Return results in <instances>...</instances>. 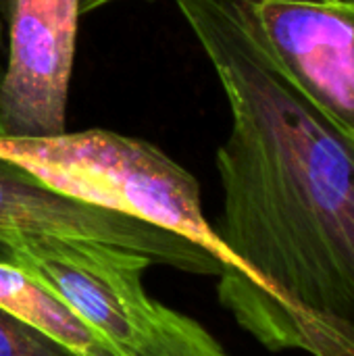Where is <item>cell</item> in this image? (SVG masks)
Segmentation results:
<instances>
[{"label": "cell", "instance_id": "8", "mask_svg": "<svg viewBox=\"0 0 354 356\" xmlns=\"http://www.w3.org/2000/svg\"><path fill=\"white\" fill-rule=\"evenodd\" d=\"M134 356H232L194 319L163 307L161 319Z\"/></svg>", "mask_w": 354, "mask_h": 356}, {"label": "cell", "instance_id": "9", "mask_svg": "<svg viewBox=\"0 0 354 356\" xmlns=\"http://www.w3.org/2000/svg\"><path fill=\"white\" fill-rule=\"evenodd\" d=\"M0 356H79L0 307Z\"/></svg>", "mask_w": 354, "mask_h": 356}, {"label": "cell", "instance_id": "3", "mask_svg": "<svg viewBox=\"0 0 354 356\" xmlns=\"http://www.w3.org/2000/svg\"><path fill=\"white\" fill-rule=\"evenodd\" d=\"M0 257L52 290L117 356H131L152 334L163 305L144 290L146 257L94 240L15 238Z\"/></svg>", "mask_w": 354, "mask_h": 356}, {"label": "cell", "instance_id": "2", "mask_svg": "<svg viewBox=\"0 0 354 356\" xmlns=\"http://www.w3.org/2000/svg\"><path fill=\"white\" fill-rule=\"evenodd\" d=\"M0 156L63 194L186 236L227 263L204 217L196 177L146 140L100 127L42 138L0 136Z\"/></svg>", "mask_w": 354, "mask_h": 356}, {"label": "cell", "instance_id": "11", "mask_svg": "<svg viewBox=\"0 0 354 356\" xmlns=\"http://www.w3.org/2000/svg\"><path fill=\"white\" fill-rule=\"evenodd\" d=\"M113 2H119V0H79V10L83 15V13H92V10L104 8V6H108ZM146 2H152V0H146Z\"/></svg>", "mask_w": 354, "mask_h": 356}, {"label": "cell", "instance_id": "6", "mask_svg": "<svg viewBox=\"0 0 354 356\" xmlns=\"http://www.w3.org/2000/svg\"><path fill=\"white\" fill-rule=\"evenodd\" d=\"M8 33L0 136L67 131L79 0H2Z\"/></svg>", "mask_w": 354, "mask_h": 356}, {"label": "cell", "instance_id": "1", "mask_svg": "<svg viewBox=\"0 0 354 356\" xmlns=\"http://www.w3.org/2000/svg\"><path fill=\"white\" fill-rule=\"evenodd\" d=\"M230 106L217 150L219 300L269 350L354 356V138L269 58L230 0H177Z\"/></svg>", "mask_w": 354, "mask_h": 356}, {"label": "cell", "instance_id": "4", "mask_svg": "<svg viewBox=\"0 0 354 356\" xmlns=\"http://www.w3.org/2000/svg\"><path fill=\"white\" fill-rule=\"evenodd\" d=\"M277 69L354 138V0H230Z\"/></svg>", "mask_w": 354, "mask_h": 356}, {"label": "cell", "instance_id": "5", "mask_svg": "<svg viewBox=\"0 0 354 356\" xmlns=\"http://www.w3.org/2000/svg\"><path fill=\"white\" fill-rule=\"evenodd\" d=\"M52 236L113 244L146 257L152 265L196 275L219 277L225 267L221 257L186 236L63 194L0 156V242Z\"/></svg>", "mask_w": 354, "mask_h": 356}, {"label": "cell", "instance_id": "7", "mask_svg": "<svg viewBox=\"0 0 354 356\" xmlns=\"http://www.w3.org/2000/svg\"><path fill=\"white\" fill-rule=\"evenodd\" d=\"M0 307L31 323L79 356H117L113 348L77 317L40 280L0 257Z\"/></svg>", "mask_w": 354, "mask_h": 356}, {"label": "cell", "instance_id": "10", "mask_svg": "<svg viewBox=\"0 0 354 356\" xmlns=\"http://www.w3.org/2000/svg\"><path fill=\"white\" fill-rule=\"evenodd\" d=\"M6 50H8V33H6L4 6L0 0V92H2V81H4V73H6Z\"/></svg>", "mask_w": 354, "mask_h": 356}]
</instances>
